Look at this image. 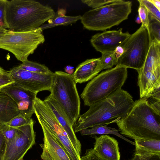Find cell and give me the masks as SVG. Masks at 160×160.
Instances as JSON below:
<instances>
[{"label": "cell", "instance_id": "6da1fadb", "mask_svg": "<svg viewBox=\"0 0 160 160\" xmlns=\"http://www.w3.org/2000/svg\"><path fill=\"white\" fill-rule=\"evenodd\" d=\"M134 102L132 96L128 92L122 89L119 90L91 105L86 112L80 114L74 126L75 132L116 122L128 112Z\"/></svg>", "mask_w": 160, "mask_h": 160}, {"label": "cell", "instance_id": "7a4b0ae2", "mask_svg": "<svg viewBox=\"0 0 160 160\" xmlns=\"http://www.w3.org/2000/svg\"><path fill=\"white\" fill-rule=\"evenodd\" d=\"M116 123L121 134L131 138L160 140V112L147 98L134 101L128 112Z\"/></svg>", "mask_w": 160, "mask_h": 160}, {"label": "cell", "instance_id": "3957f363", "mask_svg": "<svg viewBox=\"0 0 160 160\" xmlns=\"http://www.w3.org/2000/svg\"><path fill=\"white\" fill-rule=\"evenodd\" d=\"M55 12L51 7L32 0L6 1L5 16L8 30L17 32L32 31L52 19Z\"/></svg>", "mask_w": 160, "mask_h": 160}, {"label": "cell", "instance_id": "277c9868", "mask_svg": "<svg viewBox=\"0 0 160 160\" xmlns=\"http://www.w3.org/2000/svg\"><path fill=\"white\" fill-rule=\"evenodd\" d=\"M127 77V68L119 65L98 74L87 83L80 95L84 105L89 107L122 89Z\"/></svg>", "mask_w": 160, "mask_h": 160}, {"label": "cell", "instance_id": "5b68a950", "mask_svg": "<svg viewBox=\"0 0 160 160\" xmlns=\"http://www.w3.org/2000/svg\"><path fill=\"white\" fill-rule=\"evenodd\" d=\"M132 5L131 1L117 0L86 12L81 17V23L89 30H106L127 19L131 12Z\"/></svg>", "mask_w": 160, "mask_h": 160}, {"label": "cell", "instance_id": "8992f818", "mask_svg": "<svg viewBox=\"0 0 160 160\" xmlns=\"http://www.w3.org/2000/svg\"><path fill=\"white\" fill-rule=\"evenodd\" d=\"M76 84L71 75L62 71H55L50 92V94L65 111L73 127L80 110Z\"/></svg>", "mask_w": 160, "mask_h": 160}, {"label": "cell", "instance_id": "52a82bcc", "mask_svg": "<svg viewBox=\"0 0 160 160\" xmlns=\"http://www.w3.org/2000/svg\"><path fill=\"white\" fill-rule=\"evenodd\" d=\"M42 30L39 28L34 30L17 32L8 30L0 38V48L8 51L22 62L28 60L45 39Z\"/></svg>", "mask_w": 160, "mask_h": 160}, {"label": "cell", "instance_id": "ba28073f", "mask_svg": "<svg viewBox=\"0 0 160 160\" xmlns=\"http://www.w3.org/2000/svg\"><path fill=\"white\" fill-rule=\"evenodd\" d=\"M152 40L149 30L142 24L122 45L124 52L116 66L139 70L143 65Z\"/></svg>", "mask_w": 160, "mask_h": 160}, {"label": "cell", "instance_id": "9c48e42d", "mask_svg": "<svg viewBox=\"0 0 160 160\" xmlns=\"http://www.w3.org/2000/svg\"><path fill=\"white\" fill-rule=\"evenodd\" d=\"M34 114L62 145L72 160H82L80 154L74 148L67 132L58 122L52 110L43 101L37 97L34 103Z\"/></svg>", "mask_w": 160, "mask_h": 160}, {"label": "cell", "instance_id": "30bf717a", "mask_svg": "<svg viewBox=\"0 0 160 160\" xmlns=\"http://www.w3.org/2000/svg\"><path fill=\"white\" fill-rule=\"evenodd\" d=\"M35 122L31 118L27 124L17 128L16 134L10 141L7 142L3 160H22L35 143L34 130Z\"/></svg>", "mask_w": 160, "mask_h": 160}, {"label": "cell", "instance_id": "8fae6325", "mask_svg": "<svg viewBox=\"0 0 160 160\" xmlns=\"http://www.w3.org/2000/svg\"><path fill=\"white\" fill-rule=\"evenodd\" d=\"M15 82L21 87L35 93L43 91H51L54 73L32 72L21 69L18 66L7 71Z\"/></svg>", "mask_w": 160, "mask_h": 160}, {"label": "cell", "instance_id": "7c38bea8", "mask_svg": "<svg viewBox=\"0 0 160 160\" xmlns=\"http://www.w3.org/2000/svg\"><path fill=\"white\" fill-rule=\"evenodd\" d=\"M0 93L9 97L16 104L20 114L30 120L34 114V103L37 94L19 86L15 82L0 89Z\"/></svg>", "mask_w": 160, "mask_h": 160}, {"label": "cell", "instance_id": "4fadbf2b", "mask_svg": "<svg viewBox=\"0 0 160 160\" xmlns=\"http://www.w3.org/2000/svg\"><path fill=\"white\" fill-rule=\"evenodd\" d=\"M122 29L105 31L92 36L90 42L95 49L102 53L113 52L117 47L122 46L130 36L128 32H123Z\"/></svg>", "mask_w": 160, "mask_h": 160}, {"label": "cell", "instance_id": "5bb4252c", "mask_svg": "<svg viewBox=\"0 0 160 160\" xmlns=\"http://www.w3.org/2000/svg\"><path fill=\"white\" fill-rule=\"evenodd\" d=\"M43 133V143L41 158L42 160H72L62 145L49 129L40 120L38 119Z\"/></svg>", "mask_w": 160, "mask_h": 160}, {"label": "cell", "instance_id": "9a60e30c", "mask_svg": "<svg viewBox=\"0 0 160 160\" xmlns=\"http://www.w3.org/2000/svg\"><path fill=\"white\" fill-rule=\"evenodd\" d=\"M43 101L52 110L58 122L67 133L74 148L80 154L81 143L77 138L73 127L64 110L51 94L46 97Z\"/></svg>", "mask_w": 160, "mask_h": 160}, {"label": "cell", "instance_id": "2e32d148", "mask_svg": "<svg viewBox=\"0 0 160 160\" xmlns=\"http://www.w3.org/2000/svg\"><path fill=\"white\" fill-rule=\"evenodd\" d=\"M94 138L93 149L99 157L106 160H120L118 142L115 139L106 134Z\"/></svg>", "mask_w": 160, "mask_h": 160}, {"label": "cell", "instance_id": "e0dca14e", "mask_svg": "<svg viewBox=\"0 0 160 160\" xmlns=\"http://www.w3.org/2000/svg\"><path fill=\"white\" fill-rule=\"evenodd\" d=\"M102 70L100 58L88 59L79 64L71 76L76 83H82L92 80Z\"/></svg>", "mask_w": 160, "mask_h": 160}, {"label": "cell", "instance_id": "ac0fdd59", "mask_svg": "<svg viewBox=\"0 0 160 160\" xmlns=\"http://www.w3.org/2000/svg\"><path fill=\"white\" fill-rule=\"evenodd\" d=\"M19 114L17 106L12 98L0 93V124L8 122Z\"/></svg>", "mask_w": 160, "mask_h": 160}, {"label": "cell", "instance_id": "d6986e66", "mask_svg": "<svg viewBox=\"0 0 160 160\" xmlns=\"http://www.w3.org/2000/svg\"><path fill=\"white\" fill-rule=\"evenodd\" d=\"M135 154L160 155V140L135 139Z\"/></svg>", "mask_w": 160, "mask_h": 160}, {"label": "cell", "instance_id": "ffe728a7", "mask_svg": "<svg viewBox=\"0 0 160 160\" xmlns=\"http://www.w3.org/2000/svg\"><path fill=\"white\" fill-rule=\"evenodd\" d=\"M81 15L75 16H66L65 14H60L58 11L57 13H55L53 18L50 20H51L50 22L43 24L40 28L43 30L58 26L68 25L81 20Z\"/></svg>", "mask_w": 160, "mask_h": 160}, {"label": "cell", "instance_id": "44dd1931", "mask_svg": "<svg viewBox=\"0 0 160 160\" xmlns=\"http://www.w3.org/2000/svg\"><path fill=\"white\" fill-rule=\"evenodd\" d=\"M107 125H104L95 126L91 128L82 130L79 132L82 135L112 134L118 137L133 145H135L134 142L126 138L119 134L118 132L119 130L115 128L108 127Z\"/></svg>", "mask_w": 160, "mask_h": 160}, {"label": "cell", "instance_id": "7402d4cb", "mask_svg": "<svg viewBox=\"0 0 160 160\" xmlns=\"http://www.w3.org/2000/svg\"><path fill=\"white\" fill-rule=\"evenodd\" d=\"M18 67L21 69L33 72L48 73L51 72L45 65L28 60L22 62Z\"/></svg>", "mask_w": 160, "mask_h": 160}, {"label": "cell", "instance_id": "603a6c76", "mask_svg": "<svg viewBox=\"0 0 160 160\" xmlns=\"http://www.w3.org/2000/svg\"><path fill=\"white\" fill-rule=\"evenodd\" d=\"M117 62L114 51L102 53L100 57V63L102 70L111 68L114 65L116 66Z\"/></svg>", "mask_w": 160, "mask_h": 160}, {"label": "cell", "instance_id": "cb8c5ba5", "mask_svg": "<svg viewBox=\"0 0 160 160\" xmlns=\"http://www.w3.org/2000/svg\"><path fill=\"white\" fill-rule=\"evenodd\" d=\"M149 30L151 37L160 41V22L149 16Z\"/></svg>", "mask_w": 160, "mask_h": 160}, {"label": "cell", "instance_id": "d4e9b609", "mask_svg": "<svg viewBox=\"0 0 160 160\" xmlns=\"http://www.w3.org/2000/svg\"><path fill=\"white\" fill-rule=\"evenodd\" d=\"M147 9L149 16L160 22V12L149 0H140Z\"/></svg>", "mask_w": 160, "mask_h": 160}, {"label": "cell", "instance_id": "484cf974", "mask_svg": "<svg viewBox=\"0 0 160 160\" xmlns=\"http://www.w3.org/2000/svg\"><path fill=\"white\" fill-rule=\"evenodd\" d=\"M0 130L8 142L12 140L15 136L17 128L12 127L3 123L0 124Z\"/></svg>", "mask_w": 160, "mask_h": 160}, {"label": "cell", "instance_id": "4316f807", "mask_svg": "<svg viewBox=\"0 0 160 160\" xmlns=\"http://www.w3.org/2000/svg\"><path fill=\"white\" fill-rule=\"evenodd\" d=\"M138 1L139 3V7L138 10V16L141 20L142 24L145 26L149 30V13L147 9L140 0H138Z\"/></svg>", "mask_w": 160, "mask_h": 160}, {"label": "cell", "instance_id": "83f0119b", "mask_svg": "<svg viewBox=\"0 0 160 160\" xmlns=\"http://www.w3.org/2000/svg\"><path fill=\"white\" fill-rule=\"evenodd\" d=\"M31 118L28 119L20 114L5 123L8 126L17 128L28 124L30 122Z\"/></svg>", "mask_w": 160, "mask_h": 160}, {"label": "cell", "instance_id": "f1b7e54d", "mask_svg": "<svg viewBox=\"0 0 160 160\" xmlns=\"http://www.w3.org/2000/svg\"><path fill=\"white\" fill-rule=\"evenodd\" d=\"M117 0H82L81 2L93 9L116 2Z\"/></svg>", "mask_w": 160, "mask_h": 160}, {"label": "cell", "instance_id": "f546056e", "mask_svg": "<svg viewBox=\"0 0 160 160\" xmlns=\"http://www.w3.org/2000/svg\"><path fill=\"white\" fill-rule=\"evenodd\" d=\"M6 1L0 0V28L5 29L7 28L5 16Z\"/></svg>", "mask_w": 160, "mask_h": 160}, {"label": "cell", "instance_id": "4dcf8cb0", "mask_svg": "<svg viewBox=\"0 0 160 160\" xmlns=\"http://www.w3.org/2000/svg\"><path fill=\"white\" fill-rule=\"evenodd\" d=\"M14 82L7 71L0 76V89Z\"/></svg>", "mask_w": 160, "mask_h": 160}, {"label": "cell", "instance_id": "1f68e13d", "mask_svg": "<svg viewBox=\"0 0 160 160\" xmlns=\"http://www.w3.org/2000/svg\"><path fill=\"white\" fill-rule=\"evenodd\" d=\"M129 160H160V155H140L134 154L133 157Z\"/></svg>", "mask_w": 160, "mask_h": 160}, {"label": "cell", "instance_id": "d6a6232c", "mask_svg": "<svg viewBox=\"0 0 160 160\" xmlns=\"http://www.w3.org/2000/svg\"><path fill=\"white\" fill-rule=\"evenodd\" d=\"M7 144V141L0 130V160H3Z\"/></svg>", "mask_w": 160, "mask_h": 160}, {"label": "cell", "instance_id": "836d02e7", "mask_svg": "<svg viewBox=\"0 0 160 160\" xmlns=\"http://www.w3.org/2000/svg\"><path fill=\"white\" fill-rule=\"evenodd\" d=\"M85 155L87 157L88 160H106L99 157L93 148L87 149Z\"/></svg>", "mask_w": 160, "mask_h": 160}, {"label": "cell", "instance_id": "e575fe53", "mask_svg": "<svg viewBox=\"0 0 160 160\" xmlns=\"http://www.w3.org/2000/svg\"><path fill=\"white\" fill-rule=\"evenodd\" d=\"M116 57L117 59L123 54L124 49L122 46H118L116 47L114 51Z\"/></svg>", "mask_w": 160, "mask_h": 160}, {"label": "cell", "instance_id": "d590c367", "mask_svg": "<svg viewBox=\"0 0 160 160\" xmlns=\"http://www.w3.org/2000/svg\"><path fill=\"white\" fill-rule=\"evenodd\" d=\"M64 69L66 73L72 75L74 72V67L70 65L66 66Z\"/></svg>", "mask_w": 160, "mask_h": 160}, {"label": "cell", "instance_id": "8d00e7d4", "mask_svg": "<svg viewBox=\"0 0 160 160\" xmlns=\"http://www.w3.org/2000/svg\"><path fill=\"white\" fill-rule=\"evenodd\" d=\"M160 11V1L159 0H149Z\"/></svg>", "mask_w": 160, "mask_h": 160}, {"label": "cell", "instance_id": "74e56055", "mask_svg": "<svg viewBox=\"0 0 160 160\" xmlns=\"http://www.w3.org/2000/svg\"><path fill=\"white\" fill-rule=\"evenodd\" d=\"M7 29L0 28V38L7 31Z\"/></svg>", "mask_w": 160, "mask_h": 160}, {"label": "cell", "instance_id": "f35d334b", "mask_svg": "<svg viewBox=\"0 0 160 160\" xmlns=\"http://www.w3.org/2000/svg\"><path fill=\"white\" fill-rule=\"evenodd\" d=\"M135 22L138 24L142 23L141 20L138 16L137 17L136 19Z\"/></svg>", "mask_w": 160, "mask_h": 160}, {"label": "cell", "instance_id": "ab89813d", "mask_svg": "<svg viewBox=\"0 0 160 160\" xmlns=\"http://www.w3.org/2000/svg\"><path fill=\"white\" fill-rule=\"evenodd\" d=\"M6 71L3 69L2 68L0 67V76L3 74Z\"/></svg>", "mask_w": 160, "mask_h": 160}, {"label": "cell", "instance_id": "60d3db41", "mask_svg": "<svg viewBox=\"0 0 160 160\" xmlns=\"http://www.w3.org/2000/svg\"><path fill=\"white\" fill-rule=\"evenodd\" d=\"M22 160H23V159H22Z\"/></svg>", "mask_w": 160, "mask_h": 160}]
</instances>
